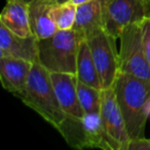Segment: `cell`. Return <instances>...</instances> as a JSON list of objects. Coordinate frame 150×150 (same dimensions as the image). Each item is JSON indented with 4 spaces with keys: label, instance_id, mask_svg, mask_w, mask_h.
<instances>
[{
    "label": "cell",
    "instance_id": "1",
    "mask_svg": "<svg viewBox=\"0 0 150 150\" xmlns=\"http://www.w3.org/2000/svg\"><path fill=\"white\" fill-rule=\"evenodd\" d=\"M112 88L131 140L144 138L150 112V81L119 71Z\"/></svg>",
    "mask_w": 150,
    "mask_h": 150
},
{
    "label": "cell",
    "instance_id": "2",
    "mask_svg": "<svg viewBox=\"0 0 150 150\" xmlns=\"http://www.w3.org/2000/svg\"><path fill=\"white\" fill-rule=\"evenodd\" d=\"M19 99L57 129L67 118L54 93L50 72L39 63L32 65L27 86Z\"/></svg>",
    "mask_w": 150,
    "mask_h": 150
},
{
    "label": "cell",
    "instance_id": "3",
    "mask_svg": "<svg viewBox=\"0 0 150 150\" xmlns=\"http://www.w3.org/2000/svg\"><path fill=\"white\" fill-rule=\"evenodd\" d=\"M58 131L69 145L77 149L121 150L120 145L107 132L100 112L84 113L81 118L67 115Z\"/></svg>",
    "mask_w": 150,
    "mask_h": 150
},
{
    "label": "cell",
    "instance_id": "4",
    "mask_svg": "<svg viewBox=\"0 0 150 150\" xmlns=\"http://www.w3.org/2000/svg\"><path fill=\"white\" fill-rule=\"evenodd\" d=\"M84 38L75 31L58 30L52 36L38 40L39 64L46 70L76 74L78 47Z\"/></svg>",
    "mask_w": 150,
    "mask_h": 150
},
{
    "label": "cell",
    "instance_id": "5",
    "mask_svg": "<svg viewBox=\"0 0 150 150\" xmlns=\"http://www.w3.org/2000/svg\"><path fill=\"white\" fill-rule=\"evenodd\" d=\"M86 39L90 46L102 88H112L120 71L119 52H117L115 43L116 38L102 28Z\"/></svg>",
    "mask_w": 150,
    "mask_h": 150
},
{
    "label": "cell",
    "instance_id": "6",
    "mask_svg": "<svg viewBox=\"0 0 150 150\" xmlns=\"http://www.w3.org/2000/svg\"><path fill=\"white\" fill-rule=\"evenodd\" d=\"M119 39L120 71L150 81V65L144 52L141 23L127 26L121 32Z\"/></svg>",
    "mask_w": 150,
    "mask_h": 150
},
{
    "label": "cell",
    "instance_id": "7",
    "mask_svg": "<svg viewBox=\"0 0 150 150\" xmlns=\"http://www.w3.org/2000/svg\"><path fill=\"white\" fill-rule=\"evenodd\" d=\"M102 6L104 29L116 39L127 26L150 15L146 0H102Z\"/></svg>",
    "mask_w": 150,
    "mask_h": 150
},
{
    "label": "cell",
    "instance_id": "8",
    "mask_svg": "<svg viewBox=\"0 0 150 150\" xmlns=\"http://www.w3.org/2000/svg\"><path fill=\"white\" fill-rule=\"evenodd\" d=\"M100 114L109 135L120 145L121 150H127L131 138L113 88L102 90Z\"/></svg>",
    "mask_w": 150,
    "mask_h": 150
},
{
    "label": "cell",
    "instance_id": "9",
    "mask_svg": "<svg viewBox=\"0 0 150 150\" xmlns=\"http://www.w3.org/2000/svg\"><path fill=\"white\" fill-rule=\"evenodd\" d=\"M50 79L56 96L64 112L68 116L81 118L84 115V111L82 110L78 100V78L76 74L52 72Z\"/></svg>",
    "mask_w": 150,
    "mask_h": 150
},
{
    "label": "cell",
    "instance_id": "10",
    "mask_svg": "<svg viewBox=\"0 0 150 150\" xmlns=\"http://www.w3.org/2000/svg\"><path fill=\"white\" fill-rule=\"evenodd\" d=\"M33 63L9 56H0V80L2 86L19 98L27 86Z\"/></svg>",
    "mask_w": 150,
    "mask_h": 150
},
{
    "label": "cell",
    "instance_id": "11",
    "mask_svg": "<svg viewBox=\"0 0 150 150\" xmlns=\"http://www.w3.org/2000/svg\"><path fill=\"white\" fill-rule=\"evenodd\" d=\"M0 56L13 57L33 64L39 63L37 37H21L0 24Z\"/></svg>",
    "mask_w": 150,
    "mask_h": 150
},
{
    "label": "cell",
    "instance_id": "12",
    "mask_svg": "<svg viewBox=\"0 0 150 150\" xmlns=\"http://www.w3.org/2000/svg\"><path fill=\"white\" fill-rule=\"evenodd\" d=\"M0 24L21 37L33 35L29 17V3L23 0H6L0 15Z\"/></svg>",
    "mask_w": 150,
    "mask_h": 150
},
{
    "label": "cell",
    "instance_id": "13",
    "mask_svg": "<svg viewBox=\"0 0 150 150\" xmlns=\"http://www.w3.org/2000/svg\"><path fill=\"white\" fill-rule=\"evenodd\" d=\"M54 3V0H31L29 2L31 29L38 40L50 37L58 31L50 13Z\"/></svg>",
    "mask_w": 150,
    "mask_h": 150
},
{
    "label": "cell",
    "instance_id": "14",
    "mask_svg": "<svg viewBox=\"0 0 150 150\" xmlns=\"http://www.w3.org/2000/svg\"><path fill=\"white\" fill-rule=\"evenodd\" d=\"M104 28L102 0H93L77 5L76 20L73 29L86 39L91 34Z\"/></svg>",
    "mask_w": 150,
    "mask_h": 150
},
{
    "label": "cell",
    "instance_id": "15",
    "mask_svg": "<svg viewBox=\"0 0 150 150\" xmlns=\"http://www.w3.org/2000/svg\"><path fill=\"white\" fill-rule=\"evenodd\" d=\"M76 76L78 80L88 86L94 88H102L98 71L91 52L90 46L86 39L80 41L77 54V63H76Z\"/></svg>",
    "mask_w": 150,
    "mask_h": 150
},
{
    "label": "cell",
    "instance_id": "16",
    "mask_svg": "<svg viewBox=\"0 0 150 150\" xmlns=\"http://www.w3.org/2000/svg\"><path fill=\"white\" fill-rule=\"evenodd\" d=\"M50 13L58 30H70L74 27L77 5L70 1L56 2L52 5Z\"/></svg>",
    "mask_w": 150,
    "mask_h": 150
},
{
    "label": "cell",
    "instance_id": "17",
    "mask_svg": "<svg viewBox=\"0 0 150 150\" xmlns=\"http://www.w3.org/2000/svg\"><path fill=\"white\" fill-rule=\"evenodd\" d=\"M77 94L78 100L84 113L100 112L102 90L88 86L78 80Z\"/></svg>",
    "mask_w": 150,
    "mask_h": 150
},
{
    "label": "cell",
    "instance_id": "18",
    "mask_svg": "<svg viewBox=\"0 0 150 150\" xmlns=\"http://www.w3.org/2000/svg\"><path fill=\"white\" fill-rule=\"evenodd\" d=\"M141 29L144 52L146 54V59L150 65V16H147L141 22Z\"/></svg>",
    "mask_w": 150,
    "mask_h": 150
},
{
    "label": "cell",
    "instance_id": "19",
    "mask_svg": "<svg viewBox=\"0 0 150 150\" xmlns=\"http://www.w3.org/2000/svg\"><path fill=\"white\" fill-rule=\"evenodd\" d=\"M127 150H150V139L144 137L131 140Z\"/></svg>",
    "mask_w": 150,
    "mask_h": 150
},
{
    "label": "cell",
    "instance_id": "20",
    "mask_svg": "<svg viewBox=\"0 0 150 150\" xmlns=\"http://www.w3.org/2000/svg\"><path fill=\"white\" fill-rule=\"evenodd\" d=\"M69 1L74 3L75 5H80V4H83V3H88L90 1H93V0H69Z\"/></svg>",
    "mask_w": 150,
    "mask_h": 150
},
{
    "label": "cell",
    "instance_id": "21",
    "mask_svg": "<svg viewBox=\"0 0 150 150\" xmlns=\"http://www.w3.org/2000/svg\"><path fill=\"white\" fill-rule=\"evenodd\" d=\"M146 4L148 6V11H149V13H150V0H146ZM150 16V15H149Z\"/></svg>",
    "mask_w": 150,
    "mask_h": 150
},
{
    "label": "cell",
    "instance_id": "22",
    "mask_svg": "<svg viewBox=\"0 0 150 150\" xmlns=\"http://www.w3.org/2000/svg\"><path fill=\"white\" fill-rule=\"evenodd\" d=\"M56 2H66V1H69V0H54Z\"/></svg>",
    "mask_w": 150,
    "mask_h": 150
},
{
    "label": "cell",
    "instance_id": "23",
    "mask_svg": "<svg viewBox=\"0 0 150 150\" xmlns=\"http://www.w3.org/2000/svg\"><path fill=\"white\" fill-rule=\"evenodd\" d=\"M23 1H25V2H27V3H29L31 0H23Z\"/></svg>",
    "mask_w": 150,
    "mask_h": 150
},
{
    "label": "cell",
    "instance_id": "24",
    "mask_svg": "<svg viewBox=\"0 0 150 150\" xmlns=\"http://www.w3.org/2000/svg\"><path fill=\"white\" fill-rule=\"evenodd\" d=\"M149 117H150V112H149Z\"/></svg>",
    "mask_w": 150,
    "mask_h": 150
}]
</instances>
